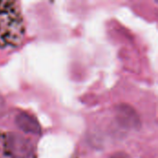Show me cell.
<instances>
[{"mask_svg": "<svg viewBox=\"0 0 158 158\" xmlns=\"http://www.w3.org/2000/svg\"><path fill=\"white\" fill-rule=\"evenodd\" d=\"M24 30L19 3L0 1V48L17 47L22 41Z\"/></svg>", "mask_w": 158, "mask_h": 158, "instance_id": "cell-1", "label": "cell"}, {"mask_svg": "<svg viewBox=\"0 0 158 158\" xmlns=\"http://www.w3.org/2000/svg\"><path fill=\"white\" fill-rule=\"evenodd\" d=\"M0 158H35V150L23 136L0 131Z\"/></svg>", "mask_w": 158, "mask_h": 158, "instance_id": "cell-2", "label": "cell"}, {"mask_svg": "<svg viewBox=\"0 0 158 158\" xmlns=\"http://www.w3.org/2000/svg\"><path fill=\"white\" fill-rule=\"evenodd\" d=\"M15 123L18 128L25 133L40 134L41 132V127L36 118L26 112H21L17 115Z\"/></svg>", "mask_w": 158, "mask_h": 158, "instance_id": "cell-3", "label": "cell"}, {"mask_svg": "<svg viewBox=\"0 0 158 158\" xmlns=\"http://www.w3.org/2000/svg\"><path fill=\"white\" fill-rule=\"evenodd\" d=\"M118 118L122 125L128 128L136 129L140 126V120L137 117L135 111L131 108L130 106L121 105L118 110Z\"/></svg>", "mask_w": 158, "mask_h": 158, "instance_id": "cell-4", "label": "cell"}, {"mask_svg": "<svg viewBox=\"0 0 158 158\" xmlns=\"http://www.w3.org/2000/svg\"><path fill=\"white\" fill-rule=\"evenodd\" d=\"M110 158H131L129 155H127L126 153H123V152H118V153H116L114 154Z\"/></svg>", "mask_w": 158, "mask_h": 158, "instance_id": "cell-5", "label": "cell"}]
</instances>
